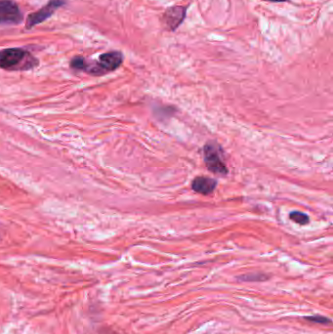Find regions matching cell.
<instances>
[{
    "label": "cell",
    "instance_id": "9c48e42d",
    "mask_svg": "<svg viewBox=\"0 0 333 334\" xmlns=\"http://www.w3.org/2000/svg\"><path fill=\"white\" fill-rule=\"evenodd\" d=\"M290 218L295 222L296 224L299 225H307L310 221V218L308 215H306L305 213H302L300 211H293L290 214Z\"/></svg>",
    "mask_w": 333,
    "mask_h": 334
},
{
    "label": "cell",
    "instance_id": "ba28073f",
    "mask_svg": "<svg viewBox=\"0 0 333 334\" xmlns=\"http://www.w3.org/2000/svg\"><path fill=\"white\" fill-rule=\"evenodd\" d=\"M237 279H240L241 281H265L267 279H269V276L264 275V274H259V273H255V274H247V275H243V276H237Z\"/></svg>",
    "mask_w": 333,
    "mask_h": 334
},
{
    "label": "cell",
    "instance_id": "3957f363",
    "mask_svg": "<svg viewBox=\"0 0 333 334\" xmlns=\"http://www.w3.org/2000/svg\"><path fill=\"white\" fill-rule=\"evenodd\" d=\"M123 62V56L118 51H112L100 56L98 62L89 64L86 62L84 72L93 75H103L114 72L120 67Z\"/></svg>",
    "mask_w": 333,
    "mask_h": 334
},
{
    "label": "cell",
    "instance_id": "52a82bcc",
    "mask_svg": "<svg viewBox=\"0 0 333 334\" xmlns=\"http://www.w3.org/2000/svg\"><path fill=\"white\" fill-rule=\"evenodd\" d=\"M217 186V182L209 177L205 176H199L194 179L192 182V189L196 193L202 194V195H209L213 193Z\"/></svg>",
    "mask_w": 333,
    "mask_h": 334
},
{
    "label": "cell",
    "instance_id": "277c9868",
    "mask_svg": "<svg viewBox=\"0 0 333 334\" xmlns=\"http://www.w3.org/2000/svg\"><path fill=\"white\" fill-rule=\"evenodd\" d=\"M65 4V0H50L43 8L29 15L27 19V29H29L41 24L46 19L50 18L52 14Z\"/></svg>",
    "mask_w": 333,
    "mask_h": 334
},
{
    "label": "cell",
    "instance_id": "30bf717a",
    "mask_svg": "<svg viewBox=\"0 0 333 334\" xmlns=\"http://www.w3.org/2000/svg\"><path fill=\"white\" fill-rule=\"evenodd\" d=\"M86 66V60L82 57H75L71 61V67L77 71H84Z\"/></svg>",
    "mask_w": 333,
    "mask_h": 334
},
{
    "label": "cell",
    "instance_id": "7c38bea8",
    "mask_svg": "<svg viewBox=\"0 0 333 334\" xmlns=\"http://www.w3.org/2000/svg\"><path fill=\"white\" fill-rule=\"evenodd\" d=\"M269 1H272V2H286V1H289V0H269Z\"/></svg>",
    "mask_w": 333,
    "mask_h": 334
},
{
    "label": "cell",
    "instance_id": "8992f818",
    "mask_svg": "<svg viewBox=\"0 0 333 334\" xmlns=\"http://www.w3.org/2000/svg\"><path fill=\"white\" fill-rule=\"evenodd\" d=\"M186 16V7L173 6L168 8L163 15L164 23L170 30L177 29L183 22Z\"/></svg>",
    "mask_w": 333,
    "mask_h": 334
},
{
    "label": "cell",
    "instance_id": "5b68a950",
    "mask_svg": "<svg viewBox=\"0 0 333 334\" xmlns=\"http://www.w3.org/2000/svg\"><path fill=\"white\" fill-rule=\"evenodd\" d=\"M23 14L13 0H0V24H19Z\"/></svg>",
    "mask_w": 333,
    "mask_h": 334
},
{
    "label": "cell",
    "instance_id": "7a4b0ae2",
    "mask_svg": "<svg viewBox=\"0 0 333 334\" xmlns=\"http://www.w3.org/2000/svg\"><path fill=\"white\" fill-rule=\"evenodd\" d=\"M204 162L207 169L214 174L225 176L228 174V168L224 160V152L215 142H208L203 148Z\"/></svg>",
    "mask_w": 333,
    "mask_h": 334
},
{
    "label": "cell",
    "instance_id": "8fae6325",
    "mask_svg": "<svg viewBox=\"0 0 333 334\" xmlns=\"http://www.w3.org/2000/svg\"><path fill=\"white\" fill-rule=\"evenodd\" d=\"M304 319L306 320H308V321L315 322V323H320V324H327V323H330V322H331V320H329L328 318H326V317H322V316H319V315L305 317Z\"/></svg>",
    "mask_w": 333,
    "mask_h": 334
},
{
    "label": "cell",
    "instance_id": "6da1fadb",
    "mask_svg": "<svg viewBox=\"0 0 333 334\" xmlns=\"http://www.w3.org/2000/svg\"><path fill=\"white\" fill-rule=\"evenodd\" d=\"M38 65V61L21 48L0 50V69L7 71H27Z\"/></svg>",
    "mask_w": 333,
    "mask_h": 334
}]
</instances>
